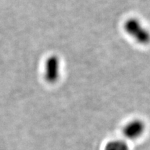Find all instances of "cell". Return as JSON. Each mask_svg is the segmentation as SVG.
<instances>
[{"label":"cell","instance_id":"obj_1","mask_svg":"<svg viewBox=\"0 0 150 150\" xmlns=\"http://www.w3.org/2000/svg\"><path fill=\"white\" fill-rule=\"evenodd\" d=\"M125 33L140 45L150 44V31L139 19L128 18L123 24Z\"/></svg>","mask_w":150,"mask_h":150},{"label":"cell","instance_id":"obj_2","mask_svg":"<svg viewBox=\"0 0 150 150\" xmlns=\"http://www.w3.org/2000/svg\"><path fill=\"white\" fill-rule=\"evenodd\" d=\"M61 63L57 55H51L46 59L45 63V79L49 83H55L61 76Z\"/></svg>","mask_w":150,"mask_h":150},{"label":"cell","instance_id":"obj_3","mask_svg":"<svg viewBox=\"0 0 150 150\" xmlns=\"http://www.w3.org/2000/svg\"><path fill=\"white\" fill-rule=\"evenodd\" d=\"M145 128V124L142 120L135 118L125 124L122 129V134L126 139L135 140L143 135Z\"/></svg>","mask_w":150,"mask_h":150},{"label":"cell","instance_id":"obj_4","mask_svg":"<svg viewBox=\"0 0 150 150\" xmlns=\"http://www.w3.org/2000/svg\"><path fill=\"white\" fill-rule=\"evenodd\" d=\"M104 150H129V147L125 140H112L106 143Z\"/></svg>","mask_w":150,"mask_h":150}]
</instances>
